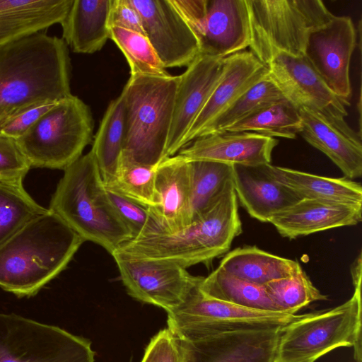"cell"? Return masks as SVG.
Instances as JSON below:
<instances>
[{
  "mask_svg": "<svg viewBox=\"0 0 362 362\" xmlns=\"http://www.w3.org/2000/svg\"><path fill=\"white\" fill-rule=\"evenodd\" d=\"M269 78L298 109L307 107L344 118L349 105L325 85L305 56L284 52L274 54L267 64Z\"/></svg>",
  "mask_w": 362,
  "mask_h": 362,
  "instance_id": "cell-14",
  "label": "cell"
},
{
  "mask_svg": "<svg viewBox=\"0 0 362 362\" xmlns=\"http://www.w3.org/2000/svg\"><path fill=\"white\" fill-rule=\"evenodd\" d=\"M0 362H95L90 341L57 326L0 313Z\"/></svg>",
  "mask_w": 362,
  "mask_h": 362,
  "instance_id": "cell-10",
  "label": "cell"
},
{
  "mask_svg": "<svg viewBox=\"0 0 362 362\" xmlns=\"http://www.w3.org/2000/svg\"><path fill=\"white\" fill-rule=\"evenodd\" d=\"M125 129L124 93L109 104L94 136L91 151L105 187L117 175L122 153Z\"/></svg>",
  "mask_w": 362,
  "mask_h": 362,
  "instance_id": "cell-28",
  "label": "cell"
},
{
  "mask_svg": "<svg viewBox=\"0 0 362 362\" xmlns=\"http://www.w3.org/2000/svg\"><path fill=\"white\" fill-rule=\"evenodd\" d=\"M279 141L255 132H223L199 137L177 152L187 161L207 160L229 165L271 164Z\"/></svg>",
  "mask_w": 362,
  "mask_h": 362,
  "instance_id": "cell-19",
  "label": "cell"
},
{
  "mask_svg": "<svg viewBox=\"0 0 362 362\" xmlns=\"http://www.w3.org/2000/svg\"><path fill=\"white\" fill-rule=\"evenodd\" d=\"M108 27H118L146 35L141 16L131 0H112Z\"/></svg>",
  "mask_w": 362,
  "mask_h": 362,
  "instance_id": "cell-41",
  "label": "cell"
},
{
  "mask_svg": "<svg viewBox=\"0 0 362 362\" xmlns=\"http://www.w3.org/2000/svg\"><path fill=\"white\" fill-rule=\"evenodd\" d=\"M141 362H181L177 338L168 328L159 331L151 338Z\"/></svg>",
  "mask_w": 362,
  "mask_h": 362,
  "instance_id": "cell-40",
  "label": "cell"
},
{
  "mask_svg": "<svg viewBox=\"0 0 362 362\" xmlns=\"http://www.w3.org/2000/svg\"><path fill=\"white\" fill-rule=\"evenodd\" d=\"M194 35L202 55L223 59L245 50L250 45L246 0H208Z\"/></svg>",
  "mask_w": 362,
  "mask_h": 362,
  "instance_id": "cell-20",
  "label": "cell"
},
{
  "mask_svg": "<svg viewBox=\"0 0 362 362\" xmlns=\"http://www.w3.org/2000/svg\"><path fill=\"white\" fill-rule=\"evenodd\" d=\"M156 189L159 204L148 208L161 230L174 233L191 223L189 162L177 155L157 167Z\"/></svg>",
  "mask_w": 362,
  "mask_h": 362,
  "instance_id": "cell-22",
  "label": "cell"
},
{
  "mask_svg": "<svg viewBox=\"0 0 362 362\" xmlns=\"http://www.w3.org/2000/svg\"><path fill=\"white\" fill-rule=\"evenodd\" d=\"M157 166L120 163L114 182L105 187L148 208L158 206L156 189Z\"/></svg>",
  "mask_w": 362,
  "mask_h": 362,
  "instance_id": "cell-36",
  "label": "cell"
},
{
  "mask_svg": "<svg viewBox=\"0 0 362 362\" xmlns=\"http://www.w3.org/2000/svg\"><path fill=\"white\" fill-rule=\"evenodd\" d=\"M265 167L275 180L288 187L301 199L362 206L361 185L350 179L320 176L272 164H267Z\"/></svg>",
  "mask_w": 362,
  "mask_h": 362,
  "instance_id": "cell-26",
  "label": "cell"
},
{
  "mask_svg": "<svg viewBox=\"0 0 362 362\" xmlns=\"http://www.w3.org/2000/svg\"><path fill=\"white\" fill-rule=\"evenodd\" d=\"M112 0H73L63 21L62 40L73 52L93 54L108 39V17Z\"/></svg>",
  "mask_w": 362,
  "mask_h": 362,
  "instance_id": "cell-25",
  "label": "cell"
},
{
  "mask_svg": "<svg viewBox=\"0 0 362 362\" xmlns=\"http://www.w3.org/2000/svg\"><path fill=\"white\" fill-rule=\"evenodd\" d=\"M264 287L279 312L291 315L313 302L328 299L303 269L291 276L269 281Z\"/></svg>",
  "mask_w": 362,
  "mask_h": 362,
  "instance_id": "cell-35",
  "label": "cell"
},
{
  "mask_svg": "<svg viewBox=\"0 0 362 362\" xmlns=\"http://www.w3.org/2000/svg\"><path fill=\"white\" fill-rule=\"evenodd\" d=\"M302 128L300 134L311 146L325 153L343 173L354 179L362 175L361 134L344 118L299 107Z\"/></svg>",
  "mask_w": 362,
  "mask_h": 362,
  "instance_id": "cell-17",
  "label": "cell"
},
{
  "mask_svg": "<svg viewBox=\"0 0 362 362\" xmlns=\"http://www.w3.org/2000/svg\"><path fill=\"white\" fill-rule=\"evenodd\" d=\"M179 81L180 76L130 75L122 90L125 129L120 163L157 166L166 158Z\"/></svg>",
  "mask_w": 362,
  "mask_h": 362,
  "instance_id": "cell-5",
  "label": "cell"
},
{
  "mask_svg": "<svg viewBox=\"0 0 362 362\" xmlns=\"http://www.w3.org/2000/svg\"><path fill=\"white\" fill-rule=\"evenodd\" d=\"M282 329L237 331L194 341L177 339L181 362H274Z\"/></svg>",
  "mask_w": 362,
  "mask_h": 362,
  "instance_id": "cell-15",
  "label": "cell"
},
{
  "mask_svg": "<svg viewBox=\"0 0 362 362\" xmlns=\"http://www.w3.org/2000/svg\"><path fill=\"white\" fill-rule=\"evenodd\" d=\"M110 39L123 53L129 66L131 75L170 76L146 35L130 30L111 27Z\"/></svg>",
  "mask_w": 362,
  "mask_h": 362,
  "instance_id": "cell-33",
  "label": "cell"
},
{
  "mask_svg": "<svg viewBox=\"0 0 362 362\" xmlns=\"http://www.w3.org/2000/svg\"><path fill=\"white\" fill-rule=\"evenodd\" d=\"M223 59L199 54L180 75L166 158L181 149L185 135L221 77Z\"/></svg>",
  "mask_w": 362,
  "mask_h": 362,
  "instance_id": "cell-16",
  "label": "cell"
},
{
  "mask_svg": "<svg viewBox=\"0 0 362 362\" xmlns=\"http://www.w3.org/2000/svg\"><path fill=\"white\" fill-rule=\"evenodd\" d=\"M355 46L356 31L351 18L333 16L310 33L304 52L328 88L346 102L351 95L349 66Z\"/></svg>",
  "mask_w": 362,
  "mask_h": 362,
  "instance_id": "cell-12",
  "label": "cell"
},
{
  "mask_svg": "<svg viewBox=\"0 0 362 362\" xmlns=\"http://www.w3.org/2000/svg\"><path fill=\"white\" fill-rule=\"evenodd\" d=\"M71 63L62 38L38 33L0 46V127L37 103L70 96Z\"/></svg>",
  "mask_w": 362,
  "mask_h": 362,
  "instance_id": "cell-1",
  "label": "cell"
},
{
  "mask_svg": "<svg viewBox=\"0 0 362 362\" xmlns=\"http://www.w3.org/2000/svg\"><path fill=\"white\" fill-rule=\"evenodd\" d=\"M283 99L286 98L267 74L238 98L208 127L202 136L221 133L263 106Z\"/></svg>",
  "mask_w": 362,
  "mask_h": 362,
  "instance_id": "cell-34",
  "label": "cell"
},
{
  "mask_svg": "<svg viewBox=\"0 0 362 362\" xmlns=\"http://www.w3.org/2000/svg\"><path fill=\"white\" fill-rule=\"evenodd\" d=\"M267 74V66L250 51L243 50L224 58L221 77L185 135L181 149L201 137L238 98Z\"/></svg>",
  "mask_w": 362,
  "mask_h": 362,
  "instance_id": "cell-18",
  "label": "cell"
},
{
  "mask_svg": "<svg viewBox=\"0 0 362 362\" xmlns=\"http://www.w3.org/2000/svg\"><path fill=\"white\" fill-rule=\"evenodd\" d=\"M202 277L182 303L167 312L168 329L180 340L194 341L237 331L284 328L303 315L252 310L209 298L199 289Z\"/></svg>",
  "mask_w": 362,
  "mask_h": 362,
  "instance_id": "cell-9",
  "label": "cell"
},
{
  "mask_svg": "<svg viewBox=\"0 0 362 362\" xmlns=\"http://www.w3.org/2000/svg\"><path fill=\"white\" fill-rule=\"evenodd\" d=\"M362 220V206L325 200L302 199L274 215L269 223L285 238L294 239Z\"/></svg>",
  "mask_w": 362,
  "mask_h": 362,
  "instance_id": "cell-21",
  "label": "cell"
},
{
  "mask_svg": "<svg viewBox=\"0 0 362 362\" xmlns=\"http://www.w3.org/2000/svg\"><path fill=\"white\" fill-rule=\"evenodd\" d=\"M242 231L238 201L231 180L217 199L189 225L169 233L161 230L155 220L146 233L125 243L113 254L168 261L186 269L209 264L226 254Z\"/></svg>",
  "mask_w": 362,
  "mask_h": 362,
  "instance_id": "cell-2",
  "label": "cell"
},
{
  "mask_svg": "<svg viewBox=\"0 0 362 362\" xmlns=\"http://www.w3.org/2000/svg\"><path fill=\"white\" fill-rule=\"evenodd\" d=\"M64 170L48 209L84 241L112 255L133 235L110 200L93 153L90 151Z\"/></svg>",
  "mask_w": 362,
  "mask_h": 362,
  "instance_id": "cell-4",
  "label": "cell"
},
{
  "mask_svg": "<svg viewBox=\"0 0 362 362\" xmlns=\"http://www.w3.org/2000/svg\"><path fill=\"white\" fill-rule=\"evenodd\" d=\"M83 242L48 209L0 244V287L18 297L35 295L66 267Z\"/></svg>",
  "mask_w": 362,
  "mask_h": 362,
  "instance_id": "cell-3",
  "label": "cell"
},
{
  "mask_svg": "<svg viewBox=\"0 0 362 362\" xmlns=\"http://www.w3.org/2000/svg\"><path fill=\"white\" fill-rule=\"evenodd\" d=\"M199 287L209 298L245 308L279 312L264 286L238 278L219 267L208 276H202Z\"/></svg>",
  "mask_w": 362,
  "mask_h": 362,
  "instance_id": "cell-29",
  "label": "cell"
},
{
  "mask_svg": "<svg viewBox=\"0 0 362 362\" xmlns=\"http://www.w3.org/2000/svg\"><path fill=\"white\" fill-rule=\"evenodd\" d=\"M301 128L298 109L287 99H283L263 106L223 132H249L270 137L295 139Z\"/></svg>",
  "mask_w": 362,
  "mask_h": 362,
  "instance_id": "cell-30",
  "label": "cell"
},
{
  "mask_svg": "<svg viewBox=\"0 0 362 362\" xmlns=\"http://www.w3.org/2000/svg\"><path fill=\"white\" fill-rule=\"evenodd\" d=\"M30 168L16 140L0 134V180L23 179Z\"/></svg>",
  "mask_w": 362,
  "mask_h": 362,
  "instance_id": "cell-38",
  "label": "cell"
},
{
  "mask_svg": "<svg viewBox=\"0 0 362 362\" xmlns=\"http://www.w3.org/2000/svg\"><path fill=\"white\" fill-rule=\"evenodd\" d=\"M250 52L265 66L278 52L304 56L310 33L333 14L320 0H246Z\"/></svg>",
  "mask_w": 362,
  "mask_h": 362,
  "instance_id": "cell-7",
  "label": "cell"
},
{
  "mask_svg": "<svg viewBox=\"0 0 362 362\" xmlns=\"http://www.w3.org/2000/svg\"><path fill=\"white\" fill-rule=\"evenodd\" d=\"M58 101L47 100L22 110L0 127V134L15 140L20 138Z\"/></svg>",
  "mask_w": 362,
  "mask_h": 362,
  "instance_id": "cell-39",
  "label": "cell"
},
{
  "mask_svg": "<svg viewBox=\"0 0 362 362\" xmlns=\"http://www.w3.org/2000/svg\"><path fill=\"white\" fill-rule=\"evenodd\" d=\"M123 284L132 298L168 312L178 306L199 276L170 262L112 255Z\"/></svg>",
  "mask_w": 362,
  "mask_h": 362,
  "instance_id": "cell-11",
  "label": "cell"
},
{
  "mask_svg": "<svg viewBox=\"0 0 362 362\" xmlns=\"http://www.w3.org/2000/svg\"><path fill=\"white\" fill-rule=\"evenodd\" d=\"M191 170V223L220 196L232 180L233 165L207 160L189 161Z\"/></svg>",
  "mask_w": 362,
  "mask_h": 362,
  "instance_id": "cell-31",
  "label": "cell"
},
{
  "mask_svg": "<svg viewBox=\"0 0 362 362\" xmlns=\"http://www.w3.org/2000/svg\"><path fill=\"white\" fill-rule=\"evenodd\" d=\"M106 190L119 217L132 232L133 239L141 235L153 220L149 209L116 191L107 188Z\"/></svg>",
  "mask_w": 362,
  "mask_h": 362,
  "instance_id": "cell-37",
  "label": "cell"
},
{
  "mask_svg": "<svg viewBox=\"0 0 362 362\" xmlns=\"http://www.w3.org/2000/svg\"><path fill=\"white\" fill-rule=\"evenodd\" d=\"M361 288L344 303L303 314L281 330L274 362H315L339 347H354L361 360Z\"/></svg>",
  "mask_w": 362,
  "mask_h": 362,
  "instance_id": "cell-6",
  "label": "cell"
},
{
  "mask_svg": "<svg viewBox=\"0 0 362 362\" xmlns=\"http://www.w3.org/2000/svg\"><path fill=\"white\" fill-rule=\"evenodd\" d=\"M361 252H360L351 267V274L354 288H361Z\"/></svg>",
  "mask_w": 362,
  "mask_h": 362,
  "instance_id": "cell-43",
  "label": "cell"
},
{
  "mask_svg": "<svg viewBox=\"0 0 362 362\" xmlns=\"http://www.w3.org/2000/svg\"><path fill=\"white\" fill-rule=\"evenodd\" d=\"M232 180L238 201L251 217L261 222L269 223L274 215L302 199L275 180L265 165H233Z\"/></svg>",
  "mask_w": 362,
  "mask_h": 362,
  "instance_id": "cell-23",
  "label": "cell"
},
{
  "mask_svg": "<svg viewBox=\"0 0 362 362\" xmlns=\"http://www.w3.org/2000/svg\"><path fill=\"white\" fill-rule=\"evenodd\" d=\"M194 34L206 13L208 0H170Z\"/></svg>",
  "mask_w": 362,
  "mask_h": 362,
  "instance_id": "cell-42",
  "label": "cell"
},
{
  "mask_svg": "<svg viewBox=\"0 0 362 362\" xmlns=\"http://www.w3.org/2000/svg\"><path fill=\"white\" fill-rule=\"evenodd\" d=\"M218 267L238 278L262 286L302 270L298 262L274 255L256 246L238 247L227 252Z\"/></svg>",
  "mask_w": 362,
  "mask_h": 362,
  "instance_id": "cell-27",
  "label": "cell"
},
{
  "mask_svg": "<svg viewBox=\"0 0 362 362\" xmlns=\"http://www.w3.org/2000/svg\"><path fill=\"white\" fill-rule=\"evenodd\" d=\"M164 67L187 66L200 54L195 35L170 0H131Z\"/></svg>",
  "mask_w": 362,
  "mask_h": 362,
  "instance_id": "cell-13",
  "label": "cell"
},
{
  "mask_svg": "<svg viewBox=\"0 0 362 362\" xmlns=\"http://www.w3.org/2000/svg\"><path fill=\"white\" fill-rule=\"evenodd\" d=\"M23 180H0V244L26 223L48 210L28 194Z\"/></svg>",
  "mask_w": 362,
  "mask_h": 362,
  "instance_id": "cell-32",
  "label": "cell"
},
{
  "mask_svg": "<svg viewBox=\"0 0 362 362\" xmlns=\"http://www.w3.org/2000/svg\"><path fill=\"white\" fill-rule=\"evenodd\" d=\"M89 107L71 95L59 100L26 133L16 139L31 167L64 170L92 141Z\"/></svg>",
  "mask_w": 362,
  "mask_h": 362,
  "instance_id": "cell-8",
  "label": "cell"
},
{
  "mask_svg": "<svg viewBox=\"0 0 362 362\" xmlns=\"http://www.w3.org/2000/svg\"><path fill=\"white\" fill-rule=\"evenodd\" d=\"M72 3L73 0H0V46L61 23Z\"/></svg>",
  "mask_w": 362,
  "mask_h": 362,
  "instance_id": "cell-24",
  "label": "cell"
}]
</instances>
